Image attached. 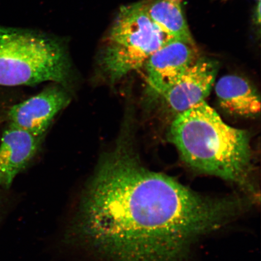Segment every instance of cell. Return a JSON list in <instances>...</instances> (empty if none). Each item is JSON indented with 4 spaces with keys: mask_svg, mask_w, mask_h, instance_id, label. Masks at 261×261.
I'll return each mask as SVG.
<instances>
[{
    "mask_svg": "<svg viewBox=\"0 0 261 261\" xmlns=\"http://www.w3.org/2000/svg\"><path fill=\"white\" fill-rule=\"evenodd\" d=\"M168 40L149 18L143 1L123 6L104 36L97 64L112 84L144 67Z\"/></svg>",
    "mask_w": 261,
    "mask_h": 261,
    "instance_id": "4",
    "label": "cell"
},
{
    "mask_svg": "<svg viewBox=\"0 0 261 261\" xmlns=\"http://www.w3.org/2000/svg\"><path fill=\"white\" fill-rule=\"evenodd\" d=\"M71 66L60 41L27 29L0 25V86L68 83Z\"/></svg>",
    "mask_w": 261,
    "mask_h": 261,
    "instance_id": "3",
    "label": "cell"
},
{
    "mask_svg": "<svg viewBox=\"0 0 261 261\" xmlns=\"http://www.w3.org/2000/svg\"><path fill=\"white\" fill-rule=\"evenodd\" d=\"M196 45L168 40L147 60L144 67L149 93L162 96L198 58Z\"/></svg>",
    "mask_w": 261,
    "mask_h": 261,
    "instance_id": "5",
    "label": "cell"
},
{
    "mask_svg": "<svg viewBox=\"0 0 261 261\" xmlns=\"http://www.w3.org/2000/svg\"><path fill=\"white\" fill-rule=\"evenodd\" d=\"M68 94L60 88H48L10 109L11 125L43 138L57 114L70 103Z\"/></svg>",
    "mask_w": 261,
    "mask_h": 261,
    "instance_id": "6",
    "label": "cell"
},
{
    "mask_svg": "<svg viewBox=\"0 0 261 261\" xmlns=\"http://www.w3.org/2000/svg\"><path fill=\"white\" fill-rule=\"evenodd\" d=\"M220 106L232 115L252 117L260 112V99L255 89L245 78L236 74L221 77L215 86Z\"/></svg>",
    "mask_w": 261,
    "mask_h": 261,
    "instance_id": "9",
    "label": "cell"
},
{
    "mask_svg": "<svg viewBox=\"0 0 261 261\" xmlns=\"http://www.w3.org/2000/svg\"><path fill=\"white\" fill-rule=\"evenodd\" d=\"M42 138L10 124L0 143V185L11 187L37 154Z\"/></svg>",
    "mask_w": 261,
    "mask_h": 261,
    "instance_id": "8",
    "label": "cell"
},
{
    "mask_svg": "<svg viewBox=\"0 0 261 261\" xmlns=\"http://www.w3.org/2000/svg\"><path fill=\"white\" fill-rule=\"evenodd\" d=\"M222 1H227V0H222ZM257 2H260V0H257Z\"/></svg>",
    "mask_w": 261,
    "mask_h": 261,
    "instance_id": "12",
    "label": "cell"
},
{
    "mask_svg": "<svg viewBox=\"0 0 261 261\" xmlns=\"http://www.w3.org/2000/svg\"><path fill=\"white\" fill-rule=\"evenodd\" d=\"M219 69L214 59L198 57L162 97L177 114L203 102L210 94Z\"/></svg>",
    "mask_w": 261,
    "mask_h": 261,
    "instance_id": "7",
    "label": "cell"
},
{
    "mask_svg": "<svg viewBox=\"0 0 261 261\" xmlns=\"http://www.w3.org/2000/svg\"><path fill=\"white\" fill-rule=\"evenodd\" d=\"M243 208L237 199L204 197L149 170L120 143L97 166L75 228L87 246L114 261H178L199 237Z\"/></svg>",
    "mask_w": 261,
    "mask_h": 261,
    "instance_id": "1",
    "label": "cell"
},
{
    "mask_svg": "<svg viewBox=\"0 0 261 261\" xmlns=\"http://www.w3.org/2000/svg\"><path fill=\"white\" fill-rule=\"evenodd\" d=\"M169 138L192 168L254 191L249 134L225 123L205 100L177 114Z\"/></svg>",
    "mask_w": 261,
    "mask_h": 261,
    "instance_id": "2",
    "label": "cell"
},
{
    "mask_svg": "<svg viewBox=\"0 0 261 261\" xmlns=\"http://www.w3.org/2000/svg\"><path fill=\"white\" fill-rule=\"evenodd\" d=\"M260 2H258L255 12H254V19H255L257 25H259L260 23Z\"/></svg>",
    "mask_w": 261,
    "mask_h": 261,
    "instance_id": "11",
    "label": "cell"
},
{
    "mask_svg": "<svg viewBox=\"0 0 261 261\" xmlns=\"http://www.w3.org/2000/svg\"><path fill=\"white\" fill-rule=\"evenodd\" d=\"M143 3L149 18L168 40L195 45L185 18L182 0H143Z\"/></svg>",
    "mask_w": 261,
    "mask_h": 261,
    "instance_id": "10",
    "label": "cell"
}]
</instances>
